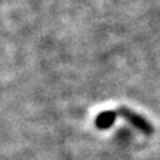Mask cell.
<instances>
[{
	"mask_svg": "<svg viewBox=\"0 0 160 160\" xmlns=\"http://www.w3.org/2000/svg\"><path fill=\"white\" fill-rule=\"evenodd\" d=\"M120 114L125 116L126 119L129 120V122H132V123L137 126V128H139V129H142V131H145V132H150V131H151L150 125L142 119V117H139V116H137V114H133V113H132V111H129V110L122 108V110H120Z\"/></svg>",
	"mask_w": 160,
	"mask_h": 160,
	"instance_id": "cell-1",
	"label": "cell"
},
{
	"mask_svg": "<svg viewBox=\"0 0 160 160\" xmlns=\"http://www.w3.org/2000/svg\"><path fill=\"white\" fill-rule=\"evenodd\" d=\"M114 111H104L101 114L98 116L97 119V125L99 128H108V126L113 125V122H114Z\"/></svg>",
	"mask_w": 160,
	"mask_h": 160,
	"instance_id": "cell-2",
	"label": "cell"
}]
</instances>
